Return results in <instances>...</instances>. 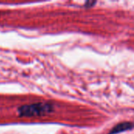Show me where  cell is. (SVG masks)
<instances>
[{"label":"cell","mask_w":134,"mask_h":134,"mask_svg":"<svg viewBox=\"0 0 134 134\" xmlns=\"http://www.w3.org/2000/svg\"><path fill=\"white\" fill-rule=\"evenodd\" d=\"M54 111V106L50 102H38L31 104H26L17 109L20 117L42 116L52 113Z\"/></svg>","instance_id":"cell-1"},{"label":"cell","mask_w":134,"mask_h":134,"mask_svg":"<svg viewBox=\"0 0 134 134\" xmlns=\"http://www.w3.org/2000/svg\"><path fill=\"white\" fill-rule=\"evenodd\" d=\"M134 128V123L130 122H124L122 123H119L116 125L115 127L112 128V130L110 131L109 134H118L126 131V130H130Z\"/></svg>","instance_id":"cell-2"}]
</instances>
